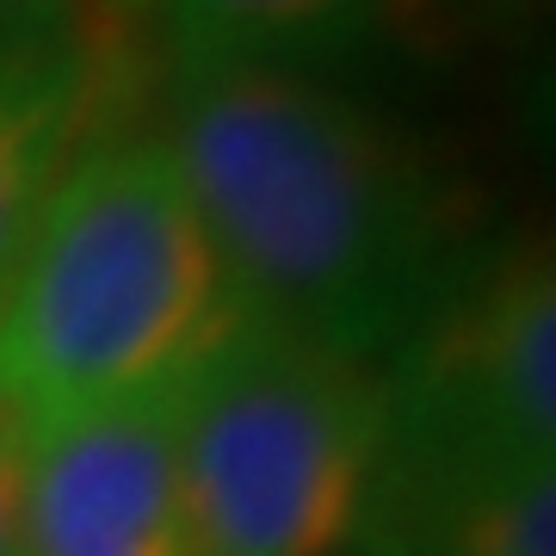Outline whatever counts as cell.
Wrapping results in <instances>:
<instances>
[{
    "label": "cell",
    "instance_id": "52a82bcc",
    "mask_svg": "<svg viewBox=\"0 0 556 556\" xmlns=\"http://www.w3.org/2000/svg\"><path fill=\"white\" fill-rule=\"evenodd\" d=\"M402 0H167V50L179 80L236 75H316L371 38Z\"/></svg>",
    "mask_w": 556,
    "mask_h": 556
},
{
    "label": "cell",
    "instance_id": "9c48e42d",
    "mask_svg": "<svg viewBox=\"0 0 556 556\" xmlns=\"http://www.w3.org/2000/svg\"><path fill=\"white\" fill-rule=\"evenodd\" d=\"M0 556H20V427L0 415Z\"/></svg>",
    "mask_w": 556,
    "mask_h": 556
},
{
    "label": "cell",
    "instance_id": "3957f363",
    "mask_svg": "<svg viewBox=\"0 0 556 556\" xmlns=\"http://www.w3.org/2000/svg\"><path fill=\"white\" fill-rule=\"evenodd\" d=\"M390 457L383 365L241 316L179 390V477L204 556H340Z\"/></svg>",
    "mask_w": 556,
    "mask_h": 556
},
{
    "label": "cell",
    "instance_id": "277c9868",
    "mask_svg": "<svg viewBox=\"0 0 556 556\" xmlns=\"http://www.w3.org/2000/svg\"><path fill=\"white\" fill-rule=\"evenodd\" d=\"M383 383L378 507L556 464V229L457 266Z\"/></svg>",
    "mask_w": 556,
    "mask_h": 556
},
{
    "label": "cell",
    "instance_id": "30bf717a",
    "mask_svg": "<svg viewBox=\"0 0 556 556\" xmlns=\"http://www.w3.org/2000/svg\"><path fill=\"white\" fill-rule=\"evenodd\" d=\"M56 0H0V31L7 25H25V20H38V13H50Z\"/></svg>",
    "mask_w": 556,
    "mask_h": 556
},
{
    "label": "cell",
    "instance_id": "6da1fadb",
    "mask_svg": "<svg viewBox=\"0 0 556 556\" xmlns=\"http://www.w3.org/2000/svg\"><path fill=\"white\" fill-rule=\"evenodd\" d=\"M167 149L241 316L340 358H396L464 266L439 167L316 75L179 80Z\"/></svg>",
    "mask_w": 556,
    "mask_h": 556
},
{
    "label": "cell",
    "instance_id": "7a4b0ae2",
    "mask_svg": "<svg viewBox=\"0 0 556 556\" xmlns=\"http://www.w3.org/2000/svg\"><path fill=\"white\" fill-rule=\"evenodd\" d=\"M236 321L167 137L80 142L0 298V415L31 433L167 402Z\"/></svg>",
    "mask_w": 556,
    "mask_h": 556
},
{
    "label": "cell",
    "instance_id": "8fae6325",
    "mask_svg": "<svg viewBox=\"0 0 556 556\" xmlns=\"http://www.w3.org/2000/svg\"><path fill=\"white\" fill-rule=\"evenodd\" d=\"M112 7H142V0H112Z\"/></svg>",
    "mask_w": 556,
    "mask_h": 556
},
{
    "label": "cell",
    "instance_id": "5b68a950",
    "mask_svg": "<svg viewBox=\"0 0 556 556\" xmlns=\"http://www.w3.org/2000/svg\"><path fill=\"white\" fill-rule=\"evenodd\" d=\"M20 556H204L179 396L20 433Z\"/></svg>",
    "mask_w": 556,
    "mask_h": 556
},
{
    "label": "cell",
    "instance_id": "ba28073f",
    "mask_svg": "<svg viewBox=\"0 0 556 556\" xmlns=\"http://www.w3.org/2000/svg\"><path fill=\"white\" fill-rule=\"evenodd\" d=\"M371 514H383L396 556H556V464L390 501Z\"/></svg>",
    "mask_w": 556,
    "mask_h": 556
},
{
    "label": "cell",
    "instance_id": "8992f818",
    "mask_svg": "<svg viewBox=\"0 0 556 556\" xmlns=\"http://www.w3.org/2000/svg\"><path fill=\"white\" fill-rule=\"evenodd\" d=\"M87 105L93 56L75 43L56 7L0 31V298L20 273L62 167L87 142Z\"/></svg>",
    "mask_w": 556,
    "mask_h": 556
}]
</instances>
